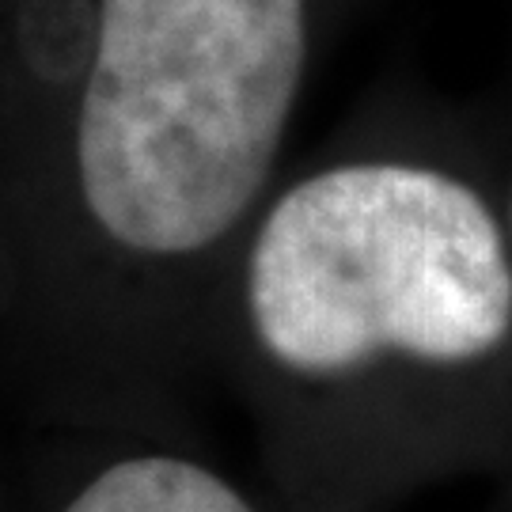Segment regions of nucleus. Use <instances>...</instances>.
I'll use <instances>...</instances> for the list:
<instances>
[{"label":"nucleus","instance_id":"nucleus-1","mask_svg":"<svg viewBox=\"0 0 512 512\" xmlns=\"http://www.w3.org/2000/svg\"><path fill=\"white\" fill-rule=\"evenodd\" d=\"M258 361L338 384L387 357L467 365L512 330V266L471 186L410 164L311 171L258 209L239 255Z\"/></svg>","mask_w":512,"mask_h":512},{"label":"nucleus","instance_id":"nucleus-2","mask_svg":"<svg viewBox=\"0 0 512 512\" xmlns=\"http://www.w3.org/2000/svg\"><path fill=\"white\" fill-rule=\"evenodd\" d=\"M8 323H12V277H8V262H4V247H0V353H4Z\"/></svg>","mask_w":512,"mask_h":512}]
</instances>
